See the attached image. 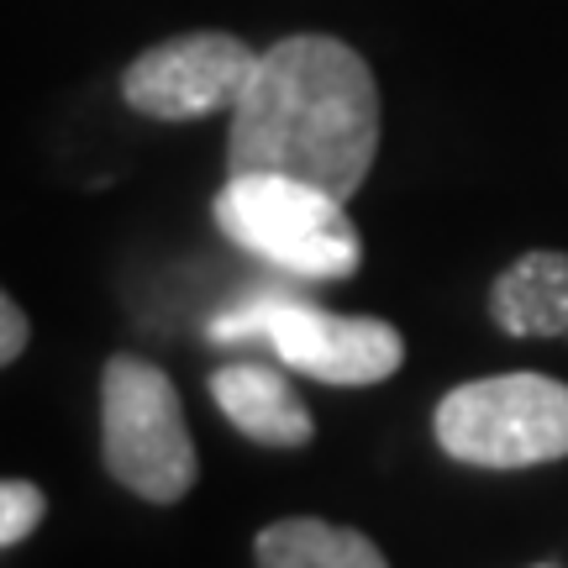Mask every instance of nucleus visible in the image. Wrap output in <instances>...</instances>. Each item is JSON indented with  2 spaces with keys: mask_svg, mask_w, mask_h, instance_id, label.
Returning a JSON list of instances; mask_svg holds the SVG:
<instances>
[{
  "mask_svg": "<svg viewBox=\"0 0 568 568\" xmlns=\"http://www.w3.org/2000/svg\"><path fill=\"white\" fill-rule=\"evenodd\" d=\"M379 153V84L337 38L295 32L258 53L243 101L232 105L226 180L284 174L347 201Z\"/></svg>",
  "mask_w": 568,
  "mask_h": 568,
  "instance_id": "nucleus-1",
  "label": "nucleus"
},
{
  "mask_svg": "<svg viewBox=\"0 0 568 568\" xmlns=\"http://www.w3.org/2000/svg\"><path fill=\"white\" fill-rule=\"evenodd\" d=\"M216 226L295 280H347L364 258L343 201L284 174H232L216 195Z\"/></svg>",
  "mask_w": 568,
  "mask_h": 568,
  "instance_id": "nucleus-2",
  "label": "nucleus"
},
{
  "mask_svg": "<svg viewBox=\"0 0 568 568\" xmlns=\"http://www.w3.org/2000/svg\"><path fill=\"white\" fill-rule=\"evenodd\" d=\"M205 332L216 343L264 337L280 353V364L301 368L305 379H322V385H379L406 364V343L389 322L337 316L290 290H258L232 311H222Z\"/></svg>",
  "mask_w": 568,
  "mask_h": 568,
  "instance_id": "nucleus-3",
  "label": "nucleus"
},
{
  "mask_svg": "<svg viewBox=\"0 0 568 568\" xmlns=\"http://www.w3.org/2000/svg\"><path fill=\"white\" fill-rule=\"evenodd\" d=\"M101 453L111 479L153 506L195 489L201 458L180 410V389L148 358H111L101 374Z\"/></svg>",
  "mask_w": 568,
  "mask_h": 568,
  "instance_id": "nucleus-4",
  "label": "nucleus"
},
{
  "mask_svg": "<svg viewBox=\"0 0 568 568\" xmlns=\"http://www.w3.org/2000/svg\"><path fill=\"white\" fill-rule=\"evenodd\" d=\"M432 432L474 468H537L568 458V385L548 374H495L443 395Z\"/></svg>",
  "mask_w": 568,
  "mask_h": 568,
  "instance_id": "nucleus-5",
  "label": "nucleus"
},
{
  "mask_svg": "<svg viewBox=\"0 0 568 568\" xmlns=\"http://www.w3.org/2000/svg\"><path fill=\"white\" fill-rule=\"evenodd\" d=\"M258 53L232 32H184L126 63L122 95L153 122H201L243 101Z\"/></svg>",
  "mask_w": 568,
  "mask_h": 568,
  "instance_id": "nucleus-6",
  "label": "nucleus"
},
{
  "mask_svg": "<svg viewBox=\"0 0 568 568\" xmlns=\"http://www.w3.org/2000/svg\"><path fill=\"white\" fill-rule=\"evenodd\" d=\"M211 395L222 416L243 437L264 447H305L311 443V410H305L301 389L268 364H226L211 374Z\"/></svg>",
  "mask_w": 568,
  "mask_h": 568,
  "instance_id": "nucleus-7",
  "label": "nucleus"
},
{
  "mask_svg": "<svg viewBox=\"0 0 568 568\" xmlns=\"http://www.w3.org/2000/svg\"><path fill=\"white\" fill-rule=\"evenodd\" d=\"M489 316L506 337H564L568 343V253L537 247L489 290Z\"/></svg>",
  "mask_w": 568,
  "mask_h": 568,
  "instance_id": "nucleus-8",
  "label": "nucleus"
},
{
  "mask_svg": "<svg viewBox=\"0 0 568 568\" xmlns=\"http://www.w3.org/2000/svg\"><path fill=\"white\" fill-rule=\"evenodd\" d=\"M258 568H389L364 531L290 516L258 531Z\"/></svg>",
  "mask_w": 568,
  "mask_h": 568,
  "instance_id": "nucleus-9",
  "label": "nucleus"
},
{
  "mask_svg": "<svg viewBox=\"0 0 568 568\" xmlns=\"http://www.w3.org/2000/svg\"><path fill=\"white\" fill-rule=\"evenodd\" d=\"M42 516H48V500H42L38 485H27V479H0V548L27 542V537L42 527Z\"/></svg>",
  "mask_w": 568,
  "mask_h": 568,
  "instance_id": "nucleus-10",
  "label": "nucleus"
},
{
  "mask_svg": "<svg viewBox=\"0 0 568 568\" xmlns=\"http://www.w3.org/2000/svg\"><path fill=\"white\" fill-rule=\"evenodd\" d=\"M27 337H32V326H27V316H21V305L0 290V368L11 364V358H21Z\"/></svg>",
  "mask_w": 568,
  "mask_h": 568,
  "instance_id": "nucleus-11",
  "label": "nucleus"
},
{
  "mask_svg": "<svg viewBox=\"0 0 568 568\" xmlns=\"http://www.w3.org/2000/svg\"><path fill=\"white\" fill-rule=\"evenodd\" d=\"M537 568H558V564H537Z\"/></svg>",
  "mask_w": 568,
  "mask_h": 568,
  "instance_id": "nucleus-12",
  "label": "nucleus"
}]
</instances>
